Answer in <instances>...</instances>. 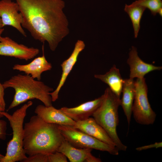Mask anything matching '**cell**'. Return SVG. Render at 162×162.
<instances>
[{"label":"cell","mask_w":162,"mask_h":162,"mask_svg":"<svg viewBox=\"0 0 162 162\" xmlns=\"http://www.w3.org/2000/svg\"><path fill=\"white\" fill-rule=\"evenodd\" d=\"M23 17L22 27L33 38L48 42L54 51L69 33L68 22L63 12V0H16Z\"/></svg>","instance_id":"cell-1"},{"label":"cell","mask_w":162,"mask_h":162,"mask_svg":"<svg viewBox=\"0 0 162 162\" xmlns=\"http://www.w3.org/2000/svg\"><path fill=\"white\" fill-rule=\"evenodd\" d=\"M24 130L23 147L28 156L53 153L65 139L58 124L46 122L37 115L25 124Z\"/></svg>","instance_id":"cell-2"},{"label":"cell","mask_w":162,"mask_h":162,"mask_svg":"<svg viewBox=\"0 0 162 162\" xmlns=\"http://www.w3.org/2000/svg\"><path fill=\"white\" fill-rule=\"evenodd\" d=\"M2 85L4 89L11 88L15 90L13 99L7 110L14 108L27 101L36 99L47 106L52 105L50 94L53 89L40 80H36L30 75L18 74L12 76Z\"/></svg>","instance_id":"cell-3"},{"label":"cell","mask_w":162,"mask_h":162,"mask_svg":"<svg viewBox=\"0 0 162 162\" xmlns=\"http://www.w3.org/2000/svg\"><path fill=\"white\" fill-rule=\"evenodd\" d=\"M102 102L92 116L97 122L106 131L119 151H125L127 146L119 138L116 128L119 123L118 110L120 106V98L107 88L103 95Z\"/></svg>","instance_id":"cell-4"},{"label":"cell","mask_w":162,"mask_h":162,"mask_svg":"<svg viewBox=\"0 0 162 162\" xmlns=\"http://www.w3.org/2000/svg\"><path fill=\"white\" fill-rule=\"evenodd\" d=\"M33 104L29 101L10 115L2 111V114L9 121L13 131L12 139L8 142L5 155L1 162H22L27 158L23 147L24 119L27 109Z\"/></svg>","instance_id":"cell-5"},{"label":"cell","mask_w":162,"mask_h":162,"mask_svg":"<svg viewBox=\"0 0 162 162\" xmlns=\"http://www.w3.org/2000/svg\"><path fill=\"white\" fill-rule=\"evenodd\" d=\"M132 113L136 122L143 125L152 124L156 115L152 109L148 98V88L145 79L135 81V93Z\"/></svg>","instance_id":"cell-6"},{"label":"cell","mask_w":162,"mask_h":162,"mask_svg":"<svg viewBox=\"0 0 162 162\" xmlns=\"http://www.w3.org/2000/svg\"><path fill=\"white\" fill-rule=\"evenodd\" d=\"M58 128L64 139L73 146L80 148H89L106 152L115 155H118L119 150L73 126L58 125Z\"/></svg>","instance_id":"cell-7"},{"label":"cell","mask_w":162,"mask_h":162,"mask_svg":"<svg viewBox=\"0 0 162 162\" xmlns=\"http://www.w3.org/2000/svg\"><path fill=\"white\" fill-rule=\"evenodd\" d=\"M39 50L19 44L8 37L0 38V55L28 61L38 55Z\"/></svg>","instance_id":"cell-8"},{"label":"cell","mask_w":162,"mask_h":162,"mask_svg":"<svg viewBox=\"0 0 162 162\" xmlns=\"http://www.w3.org/2000/svg\"><path fill=\"white\" fill-rule=\"evenodd\" d=\"M0 17L3 27L6 26H12L23 36L26 37L22 26V16L16 2L11 0H0Z\"/></svg>","instance_id":"cell-9"},{"label":"cell","mask_w":162,"mask_h":162,"mask_svg":"<svg viewBox=\"0 0 162 162\" xmlns=\"http://www.w3.org/2000/svg\"><path fill=\"white\" fill-rule=\"evenodd\" d=\"M92 149L77 148L64 139L57 151L64 154L71 162H100L101 159L92 155Z\"/></svg>","instance_id":"cell-10"},{"label":"cell","mask_w":162,"mask_h":162,"mask_svg":"<svg viewBox=\"0 0 162 162\" xmlns=\"http://www.w3.org/2000/svg\"><path fill=\"white\" fill-rule=\"evenodd\" d=\"M73 126L113 147L116 148L107 133L93 118L89 117L83 120L76 122Z\"/></svg>","instance_id":"cell-11"},{"label":"cell","mask_w":162,"mask_h":162,"mask_svg":"<svg viewBox=\"0 0 162 162\" xmlns=\"http://www.w3.org/2000/svg\"><path fill=\"white\" fill-rule=\"evenodd\" d=\"M103 95L93 100L83 103L72 108L63 107L60 109L67 116L75 122L86 119L92 116L100 105Z\"/></svg>","instance_id":"cell-12"},{"label":"cell","mask_w":162,"mask_h":162,"mask_svg":"<svg viewBox=\"0 0 162 162\" xmlns=\"http://www.w3.org/2000/svg\"><path fill=\"white\" fill-rule=\"evenodd\" d=\"M127 63L130 68L129 78H142L148 73L155 70H160L161 66H155L143 61L138 56L137 49L132 46Z\"/></svg>","instance_id":"cell-13"},{"label":"cell","mask_w":162,"mask_h":162,"mask_svg":"<svg viewBox=\"0 0 162 162\" xmlns=\"http://www.w3.org/2000/svg\"><path fill=\"white\" fill-rule=\"evenodd\" d=\"M34 112L45 122L59 125L73 126L76 122L67 116L60 109L52 105L47 106L39 105L36 107Z\"/></svg>","instance_id":"cell-14"},{"label":"cell","mask_w":162,"mask_h":162,"mask_svg":"<svg viewBox=\"0 0 162 162\" xmlns=\"http://www.w3.org/2000/svg\"><path fill=\"white\" fill-rule=\"evenodd\" d=\"M85 47L84 41L78 40L76 42L74 49L70 57L61 64L62 73L61 79L56 89L50 93L52 102L56 101L58 98L59 92L66 81L67 77L76 62L80 53Z\"/></svg>","instance_id":"cell-15"},{"label":"cell","mask_w":162,"mask_h":162,"mask_svg":"<svg viewBox=\"0 0 162 162\" xmlns=\"http://www.w3.org/2000/svg\"><path fill=\"white\" fill-rule=\"evenodd\" d=\"M44 44L42 46V56L35 58L27 64H15L13 67V69L23 72L26 74L30 75L33 78L40 80L41 74L43 72L50 70L52 68L51 64L47 61L45 57Z\"/></svg>","instance_id":"cell-16"},{"label":"cell","mask_w":162,"mask_h":162,"mask_svg":"<svg viewBox=\"0 0 162 162\" xmlns=\"http://www.w3.org/2000/svg\"><path fill=\"white\" fill-rule=\"evenodd\" d=\"M122 92V96L120 99V106L123 109L129 125L134 96L135 81L134 79L129 78L124 80Z\"/></svg>","instance_id":"cell-17"},{"label":"cell","mask_w":162,"mask_h":162,"mask_svg":"<svg viewBox=\"0 0 162 162\" xmlns=\"http://www.w3.org/2000/svg\"><path fill=\"white\" fill-rule=\"evenodd\" d=\"M94 77L107 84L111 91L120 98L122 88L124 80L119 70L114 65L110 70L104 74H95Z\"/></svg>","instance_id":"cell-18"},{"label":"cell","mask_w":162,"mask_h":162,"mask_svg":"<svg viewBox=\"0 0 162 162\" xmlns=\"http://www.w3.org/2000/svg\"><path fill=\"white\" fill-rule=\"evenodd\" d=\"M146 8L133 2L131 4H126L124 11L128 14L133 26L134 37H137L140 28V23L142 15Z\"/></svg>","instance_id":"cell-19"},{"label":"cell","mask_w":162,"mask_h":162,"mask_svg":"<svg viewBox=\"0 0 162 162\" xmlns=\"http://www.w3.org/2000/svg\"><path fill=\"white\" fill-rule=\"evenodd\" d=\"M134 2L150 10L152 14L155 16L162 7L161 0H138Z\"/></svg>","instance_id":"cell-20"},{"label":"cell","mask_w":162,"mask_h":162,"mask_svg":"<svg viewBox=\"0 0 162 162\" xmlns=\"http://www.w3.org/2000/svg\"><path fill=\"white\" fill-rule=\"evenodd\" d=\"M23 162H48V154L38 153L29 156Z\"/></svg>","instance_id":"cell-21"},{"label":"cell","mask_w":162,"mask_h":162,"mask_svg":"<svg viewBox=\"0 0 162 162\" xmlns=\"http://www.w3.org/2000/svg\"><path fill=\"white\" fill-rule=\"evenodd\" d=\"M67 157L63 153L56 151L48 154V162H67Z\"/></svg>","instance_id":"cell-22"},{"label":"cell","mask_w":162,"mask_h":162,"mask_svg":"<svg viewBox=\"0 0 162 162\" xmlns=\"http://www.w3.org/2000/svg\"><path fill=\"white\" fill-rule=\"evenodd\" d=\"M7 129V122L4 120L0 119V141L6 139Z\"/></svg>","instance_id":"cell-23"},{"label":"cell","mask_w":162,"mask_h":162,"mask_svg":"<svg viewBox=\"0 0 162 162\" xmlns=\"http://www.w3.org/2000/svg\"><path fill=\"white\" fill-rule=\"evenodd\" d=\"M162 146V142H156L154 144L147 146L137 147L136 148V150L141 151L152 148H158L161 147Z\"/></svg>","instance_id":"cell-24"},{"label":"cell","mask_w":162,"mask_h":162,"mask_svg":"<svg viewBox=\"0 0 162 162\" xmlns=\"http://www.w3.org/2000/svg\"><path fill=\"white\" fill-rule=\"evenodd\" d=\"M2 84L0 82V107L4 111L6 104L4 99V90Z\"/></svg>","instance_id":"cell-25"},{"label":"cell","mask_w":162,"mask_h":162,"mask_svg":"<svg viewBox=\"0 0 162 162\" xmlns=\"http://www.w3.org/2000/svg\"><path fill=\"white\" fill-rule=\"evenodd\" d=\"M3 27L2 20L0 17V38L2 36L1 35L4 30Z\"/></svg>","instance_id":"cell-26"},{"label":"cell","mask_w":162,"mask_h":162,"mask_svg":"<svg viewBox=\"0 0 162 162\" xmlns=\"http://www.w3.org/2000/svg\"><path fill=\"white\" fill-rule=\"evenodd\" d=\"M158 14L159 15L162 16V8H160L158 11Z\"/></svg>","instance_id":"cell-27"},{"label":"cell","mask_w":162,"mask_h":162,"mask_svg":"<svg viewBox=\"0 0 162 162\" xmlns=\"http://www.w3.org/2000/svg\"><path fill=\"white\" fill-rule=\"evenodd\" d=\"M4 111L0 107V118L3 117L4 116L2 114V112Z\"/></svg>","instance_id":"cell-28"},{"label":"cell","mask_w":162,"mask_h":162,"mask_svg":"<svg viewBox=\"0 0 162 162\" xmlns=\"http://www.w3.org/2000/svg\"><path fill=\"white\" fill-rule=\"evenodd\" d=\"M4 156L0 153V162H1L2 160L4 158Z\"/></svg>","instance_id":"cell-29"}]
</instances>
